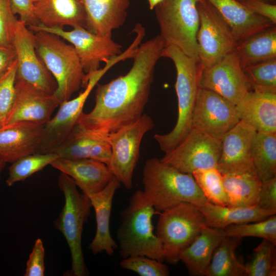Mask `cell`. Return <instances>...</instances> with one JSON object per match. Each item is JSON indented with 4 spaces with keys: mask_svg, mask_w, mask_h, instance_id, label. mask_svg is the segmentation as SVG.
Returning a JSON list of instances; mask_svg holds the SVG:
<instances>
[{
    "mask_svg": "<svg viewBox=\"0 0 276 276\" xmlns=\"http://www.w3.org/2000/svg\"><path fill=\"white\" fill-rule=\"evenodd\" d=\"M235 51L242 68L276 58V26L238 41Z\"/></svg>",
    "mask_w": 276,
    "mask_h": 276,
    "instance_id": "29",
    "label": "cell"
},
{
    "mask_svg": "<svg viewBox=\"0 0 276 276\" xmlns=\"http://www.w3.org/2000/svg\"><path fill=\"white\" fill-rule=\"evenodd\" d=\"M161 57L173 62L177 75L175 85L178 100L176 123L169 133L154 135L161 150L167 153L185 139L192 128V115L199 88L201 66L199 59L188 56L173 45L166 46Z\"/></svg>",
    "mask_w": 276,
    "mask_h": 276,
    "instance_id": "3",
    "label": "cell"
},
{
    "mask_svg": "<svg viewBox=\"0 0 276 276\" xmlns=\"http://www.w3.org/2000/svg\"><path fill=\"white\" fill-rule=\"evenodd\" d=\"M16 59V53L13 46L0 45V79L5 75Z\"/></svg>",
    "mask_w": 276,
    "mask_h": 276,
    "instance_id": "45",
    "label": "cell"
},
{
    "mask_svg": "<svg viewBox=\"0 0 276 276\" xmlns=\"http://www.w3.org/2000/svg\"><path fill=\"white\" fill-rule=\"evenodd\" d=\"M17 60L0 79V128L5 126L15 96Z\"/></svg>",
    "mask_w": 276,
    "mask_h": 276,
    "instance_id": "39",
    "label": "cell"
},
{
    "mask_svg": "<svg viewBox=\"0 0 276 276\" xmlns=\"http://www.w3.org/2000/svg\"><path fill=\"white\" fill-rule=\"evenodd\" d=\"M119 62V57L111 58L103 68H100L89 76L83 92L75 98L60 104L55 116L43 126L42 140L37 153L54 152L64 142L77 123L91 91L107 71Z\"/></svg>",
    "mask_w": 276,
    "mask_h": 276,
    "instance_id": "12",
    "label": "cell"
},
{
    "mask_svg": "<svg viewBox=\"0 0 276 276\" xmlns=\"http://www.w3.org/2000/svg\"><path fill=\"white\" fill-rule=\"evenodd\" d=\"M12 10L19 16V20L28 27L37 26L39 22L34 15L32 0H10Z\"/></svg>",
    "mask_w": 276,
    "mask_h": 276,
    "instance_id": "43",
    "label": "cell"
},
{
    "mask_svg": "<svg viewBox=\"0 0 276 276\" xmlns=\"http://www.w3.org/2000/svg\"><path fill=\"white\" fill-rule=\"evenodd\" d=\"M59 157L55 152L35 153L23 156L11 163L6 181L11 187L42 170Z\"/></svg>",
    "mask_w": 276,
    "mask_h": 276,
    "instance_id": "33",
    "label": "cell"
},
{
    "mask_svg": "<svg viewBox=\"0 0 276 276\" xmlns=\"http://www.w3.org/2000/svg\"><path fill=\"white\" fill-rule=\"evenodd\" d=\"M165 47L159 35L141 43L126 74L97 84L95 106L90 112H82L77 123L108 134L138 120L148 102L155 66Z\"/></svg>",
    "mask_w": 276,
    "mask_h": 276,
    "instance_id": "1",
    "label": "cell"
},
{
    "mask_svg": "<svg viewBox=\"0 0 276 276\" xmlns=\"http://www.w3.org/2000/svg\"><path fill=\"white\" fill-rule=\"evenodd\" d=\"M227 206L257 205L262 181L254 173H221Z\"/></svg>",
    "mask_w": 276,
    "mask_h": 276,
    "instance_id": "30",
    "label": "cell"
},
{
    "mask_svg": "<svg viewBox=\"0 0 276 276\" xmlns=\"http://www.w3.org/2000/svg\"><path fill=\"white\" fill-rule=\"evenodd\" d=\"M257 205L265 210H276V177L262 182Z\"/></svg>",
    "mask_w": 276,
    "mask_h": 276,
    "instance_id": "42",
    "label": "cell"
},
{
    "mask_svg": "<svg viewBox=\"0 0 276 276\" xmlns=\"http://www.w3.org/2000/svg\"><path fill=\"white\" fill-rule=\"evenodd\" d=\"M250 157L262 182L276 177V133L257 131L251 144Z\"/></svg>",
    "mask_w": 276,
    "mask_h": 276,
    "instance_id": "31",
    "label": "cell"
},
{
    "mask_svg": "<svg viewBox=\"0 0 276 276\" xmlns=\"http://www.w3.org/2000/svg\"><path fill=\"white\" fill-rule=\"evenodd\" d=\"M198 82L199 87L213 91L236 105L249 90L235 51L201 69Z\"/></svg>",
    "mask_w": 276,
    "mask_h": 276,
    "instance_id": "16",
    "label": "cell"
},
{
    "mask_svg": "<svg viewBox=\"0 0 276 276\" xmlns=\"http://www.w3.org/2000/svg\"><path fill=\"white\" fill-rule=\"evenodd\" d=\"M13 45L16 53V80L54 94L57 84L37 54L34 33L19 19L16 25Z\"/></svg>",
    "mask_w": 276,
    "mask_h": 276,
    "instance_id": "15",
    "label": "cell"
},
{
    "mask_svg": "<svg viewBox=\"0 0 276 276\" xmlns=\"http://www.w3.org/2000/svg\"><path fill=\"white\" fill-rule=\"evenodd\" d=\"M256 132L253 127L240 120L224 135L216 167L221 173L256 174L250 157V147Z\"/></svg>",
    "mask_w": 276,
    "mask_h": 276,
    "instance_id": "18",
    "label": "cell"
},
{
    "mask_svg": "<svg viewBox=\"0 0 276 276\" xmlns=\"http://www.w3.org/2000/svg\"><path fill=\"white\" fill-rule=\"evenodd\" d=\"M35 32L36 51L56 81L54 94L61 104L81 87L84 88L86 74L72 45L55 34Z\"/></svg>",
    "mask_w": 276,
    "mask_h": 276,
    "instance_id": "5",
    "label": "cell"
},
{
    "mask_svg": "<svg viewBox=\"0 0 276 276\" xmlns=\"http://www.w3.org/2000/svg\"><path fill=\"white\" fill-rule=\"evenodd\" d=\"M5 165H6V163L0 161V183H1V180L2 173L3 172V169H4Z\"/></svg>",
    "mask_w": 276,
    "mask_h": 276,
    "instance_id": "47",
    "label": "cell"
},
{
    "mask_svg": "<svg viewBox=\"0 0 276 276\" xmlns=\"http://www.w3.org/2000/svg\"><path fill=\"white\" fill-rule=\"evenodd\" d=\"M199 24L197 33L201 70L235 51L238 41L226 21L208 0H197Z\"/></svg>",
    "mask_w": 276,
    "mask_h": 276,
    "instance_id": "9",
    "label": "cell"
},
{
    "mask_svg": "<svg viewBox=\"0 0 276 276\" xmlns=\"http://www.w3.org/2000/svg\"><path fill=\"white\" fill-rule=\"evenodd\" d=\"M50 165L72 178L82 192L87 195L102 190L113 177L107 165L90 158L58 157Z\"/></svg>",
    "mask_w": 276,
    "mask_h": 276,
    "instance_id": "21",
    "label": "cell"
},
{
    "mask_svg": "<svg viewBox=\"0 0 276 276\" xmlns=\"http://www.w3.org/2000/svg\"><path fill=\"white\" fill-rule=\"evenodd\" d=\"M108 136L77 123L66 139L54 152L62 158H90L108 166L111 155Z\"/></svg>",
    "mask_w": 276,
    "mask_h": 276,
    "instance_id": "19",
    "label": "cell"
},
{
    "mask_svg": "<svg viewBox=\"0 0 276 276\" xmlns=\"http://www.w3.org/2000/svg\"><path fill=\"white\" fill-rule=\"evenodd\" d=\"M224 230L205 225L199 235L180 256L190 275L202 276L214 250L226 237Z\"/></svg>",
    "mask_w": 276,
    "mask_h": 276,
    "instance_id": "27",
    "label": "cell"
},
{
    "mask_svg": "<svg viewBox=\"0 0 276 276\" xmlns=\"http://www.w3.org/2000/svg\"><path fill=\"white\" fill-rule=\"evenodd\" d=\"M18 19L14 13L10 0H0V45L13 46Z\"/></svg>",
    "mask_w": 276,
    "mask_h": 276,
    "instance_id": "40",
    "label": "cell"
},
{
    "mask_svg": "<svg viewBox=\"0 0 276 276\" xmlns=\"http://www.w3.org/2000/svg\"><path fill=\"white\" fill-rule=\"evenodd\" d=\"M39 25L48 28H86V15L81 0H32Z\"/></svg>",
    "mask_w": 276,
    "mask_h": 276,
    "instance_id": "23",
    "label": "cell"
},
{
    "mask_svg": "<svg viewBox=\"0 0 276 276\" xmlns=\"http://www.w3.org/2000/svg\"><path fill=\"white\" fill-rule=\"evenodd\" d=\"M236 106L240 120L257 132L276 133V93L249 90Z\"/></svg>",
    "mask_w": 276,
    "mask_h": 276,
    "instance_id": "24",
    "label": "cell"
},
{
    "mask_svg": "<svg viewBox=\"0 0 276 276\" xmlns=\"http://www.w3.org/2000/svg\"><path fill=\"white\" fill-rule=\"evenodd\" d=\"M240 121L236 105L220 95L199 87L192 115V128L222 140Z\"/></svg>",
    "mask_w": 276,
    "mask_h": 276,
    "instance_id": "14",
    "label": "cell"
},
{
    "mask_svg": "<svg viewBox=\"0 0 276 276\" xmlns=\"http://www.w3.org/2000/svg\"><path fill=\"white\" fill-rule=\"evenodd\" d=\"M197 0H163L154 8L166 46L173 45L185 54L198 59Z\"/></svg>",
    "mask_w": 276,
    "mask_h": 276,
    "instance_id": "8",
    "label": "cell"
},
{
    "mask_svg": "<svg viewBox=\"0 0 276 276\" xmlns=\"http://www.w3.org/2000/svg\"><path fill=\"white\" fill-rule=\"evenodd\" d=\"M240 2L252 12L269 19L276 25V5L262 0H242Z\"/></svg>",
    "mask_w": 276,
    "mask_h": 276,
    "instance_id": "44",
    "label": "cell"
},
{
    "mask_svg": "<svg viewBox=\"0 0 276 276\" xmlns=\"http://www.w3.org/2000/svg\"><path fill=\"white\" fill-rule=\"evenodd\" d=\"M192 174L209 202L216 205L226 206V196L222 176L216 168L198 169Z\"/></svg>",
    "mask_w": 276,
    "mask_h": 276,
    "instance_id": "35",
    "label": "cell"
},
{
    "mask_svg": "<svg viewBox=\"0 0 276 276\" xmlns=\"http://www.w3.org/2000/svg\"><path fill=\"white\" fill-rule=\"evenodd\" d=\"M241 239L226 236L214 250L204 275L245 276V266L236 256Z\"/></svg>",
    "mask_w": 276,
    "mask_h": 276,
    "instance_id": "32",
    "label": "cell"
},
{
    "mask_svg": "<svg viewBox=\"0 0 276 276\" xmlns=\"http://www.w3.org/2000/svg\"><path fill=\"white\" fill-rule=\"evenodd\" d=\"M224 230L228 237L261 238L276 245L275 214L259 221L229 225Z\"/></svg>",
    "mask_w": 276,
    "mask_h": 276,
    "instance_id": "37",
    "label": "cell"
},
{
    "mask_svg": "<svg viewBox=\"0 0 276 276\" xmlns=\"http://www.w3.org/2000/svg\"><path fill=\"white\" fill-rule=\"evenodd\" d=\"M231 27L237 41L271 27L269 19L256 14L237 0H208Z\"/></svg>",
    "mask_w": 276,
    "mask_h": 276,
    "instance_id": "26",
    "label": "cell"
},
{
    "mask_svg": "<svg viewBox=\"0 0 276 276\" xmlns=\"http://www.w3.org/2000/svg\"><path fill=\"white\" fill-rule=\"evenodd\" d=\"M237 1H242V0H237ZM262 1L268 2V3H271V4H275V3H276V0H262Z\"/></svg>",
    "mask_w": 276,
    "mask_h": 276,
    "instance_id": "48",
    "label": "cell"
},
{
    "mask_svg": "<svg viewBox=\"0 0 276 276\" xmlns=\"http://www.w3.org/2000/svg\"><path fill=\"white\" fill-rule=\"evenodd\" d=\"M198 207L204 216L206 226L223 229L232 224L263 220L276 214V210H263L258 205L231 207L216 205L208 201Z\"/></svg>",
    "mask_w": 276,
    "mask_h": 276,
    "instance_id": "28",
    "label": "cell"
},
{
    "mask_svg": "<svg viewBox=\"0 0 276 276\" xmlns=\"http://www.w3.org/2000/svg\"><path fill=\"white\" fill-rule=\"evenodd\" d=\"M145 197L136 190L128 205L121 212V224L117 232L119 253L123 258L145 256L164 261V252L152 224L154 215L158 214Z\"/></svg>",
    "mask_w": 276,
    "mask_h": 276,
    "instance_id": "4",
    "label": "cell"
},
{
    "mask_svg": "<svg viewBox=\"0 0 276 276\" xmlns=\"http://www.w3.org/2000/svg\"><path fill=\"white\" fill-rule=\"evenodd\" d=\"M120 266L140 276H168L170 273L168 267L163 262L145 256L123 258Z\"/></svg>",
    "mask_w": 276,
    "mask_h": 276,
    "instance_id": "38",
    "label": "cell"
},
{
    "mask_svg": "<svg viewBox=\"0 0 276 276\" xmlns=\"http://www.w3.org/2000/svg\"><path fill=\"white\" fill-rule=\"evenodd\" d=\"M154 126L152 118L143 113L135 122L108 134L111 155L108 165L113 176L126 189L132 187V177L144 136Z\"/></svg>",
    "mask_w": 276,
    "mask_h": 276,
    "instance_id": "10",
    "label": "cell"
},
{
    "mask_svg": "<svg viewBox=\"0 0 276 276\" xmlns=\"http://www.w3.org/2000/svg\"><path fill=\"white\" fill-rule=\"evenodd\" d=\"M45 251L42 240L35 241L32 250L26 263L24 276H43L44 275Z\"/></svg>",
    "mask_w": 276,
    "mask_h": 276,
    "instance_id": "41",
    "label": "cell"
},
{
    "mask_svg": "<svg viewBox=\"0 0 276 276\" xmlns=\"http://www.w3.org/2000/svg\"><path fill=\"white\" fill-rule=\"evenodd\" d=\"M158 214L156 235L162 244L164 261L176 264L181 252L206 225L204 216L197 206L189 202L180 203Z\"/></svg>",
    "mask_w": 276,
    "mask_h": 276,
    "instance_id": "7",
    "label": "cell"
},
{
    "mask_svg": "<svg viewBox=\"0 0 276 276\" xmlns=\"http://www.w3.org/2000/svg\"><path fill=\"white\" fill-rule=\"evenodd\" d=\"M28 28L33 32L43 31L55 34L72 44L86 74L84 88L89 76L100 68V62L107 63L122 52V46L112 40V34L100 36L83 27L74 28L70 31L40 25Z\"/></svg>",
    "mask_w": 276,
    "mask_h": 276,
    "instance_id": "11",
    "label": "cell"
},
{
    "mask_svg": "<svg viewBox=\"0 0 276 276\" xmlns=\"http://www.w3.org/2000/svg\"><path fill=\"white\" fill-rule=\"evenodd\" d=\"M58 185L64 196L65 203L58 217L54 221L55 228L64 236L69 246L72 269L69 274L85 276L88 270L82 248V234L84 223L87 221L92 204L89 197L80 193L74 181L61 172Z\"/></svg>",
    "mask_w": 276,
    "mask_h": 276,
    "instance_id": "6",
    "label": "cell"
},
{
    "mask_svg": "<svg viewBox=\"0 0 276 276\" xmlns=\"http://www.w3.org/2000/svg\"><path fill=\"white\" fill-rule=\"evenodd\" d=\"M275 245L263 239L254 249L252 257L245 266V276H275Z\"/></svg>",
    "mask_w": 276,
    "mask_h": 276,
    "instance_id": "36",
    "label": "cell"
},
{
    "mask_svg": "<svg viewBox=\"0 0 276 276\" xmlns=\"http://www.w3.org/2000/svg\"><path fill=\"white\" fill-rule=\"evenodd\" d=\"M221 141L192 128L185 139L160 159L163 163L188 174L198 169L216 168Z\"/></svg>",
    "mask_w": 276,
    "mask_h": 276,
    "instance_id": "13",
    "label": "cell"
},
{
    "mask_svg": "<svg viewBox=\"0 0 276 276\" xmlns=\"http://www.w3.org/2000/svg\"><path fill=\"white\" fill-rule=\"evenodd\" d=\"M60 103L54 94L39 90L19 80H15V96L5 125L20 122L45 124Z\"/></svg>",
    "mask_w": 276,
    "mask_h": 276,
    "instance_id": "17",
    "label": "cell"
},
{
    "mask_svg": "<svg viewBox=\"0 0 276 276\" xmlns=\"http://www.w3.org/2000/svg\"><path fill=\"white\" fill-rule=\"evenodd\" d=\"M43 126L20 122L0 128V161L11 164L23 156L37 153Z\"/></svg>",
    "mask_w": 276,
    "mask_h": 276,
    "instance_id": "20",
    "label": "cell"
},
{
    "mask_svg": "<svg viewBox=\"0 0 276 276\" xmlns=\"http://www.w3.org/2000/svg\"><path fill=\"white\" fill-rule=\"evenodd\" d=\"M249 90L276 93V58L243 68Z\"/></svg>",
    "mask_w": 276,
    "mask_h": 276,
    "instance_id": "34",
    "label": "cell"
},
{
    "mask_svg": "<svg viewBox=\"0 0 276 276\" xmlns=\"http://www.w3.org/2000/svg\"><path fill=\"white\" fill-rule=\"evenodd\" d=\"M150 10H153L154 7L163 0H147Z\"/></svg>",
    "mask_w": 276,
    "mask_h": 276,
    "instance_id": "46",
    "label": "cell"
},
{
    "mask_svg": "<svg viewBox=\"0 0 276 276\" xmlns=\"http://www.w3.org/2000/svg\"><path fill=\"white\" fill-rule=\"evenodd\" d=\"M142 182L145 197L158 212L181 202L200 206L208 201L192 174L181 172L155 157L146 161Z\"/></svg>",
    "mask_w": 276,
    "mask_h": 276,
    "instance_id": "2",
    "label": "cell"
},
{
    "mask_svg": "<svg viewBox=\"0 0 276 276\" xmlns=\"http://www.w3.org/2000/svg\"><path fill=\"white\" fill-rule=\"evenodd\" d=\"M121 184L113 176L102 190L87 195L90 199L96 215V232L88 245V249L94 255L104 251L111 256L118 247L110 234V218L113 198Z\"/></svg>",
    "mask_w": 276,
    "mask_h": 276,
    "instance_id": "22",
    "label": "cell"
},
{
    "mask_svg": "<svg viewBox=\"0 0 276 276\" xmlns=\"http://www.w3.org/2000/svg\"><path fill=\"white\" fill-rule=\"evenodd\" d=\"M86 15V28L100 36L112 34L122 27L127 16L130 0H81Z\"/></svg>",
    "mask_w": 276,
    "mask_h": 276,
    "instance_id": "25",
    "label": "cell"
}]
</instances>
